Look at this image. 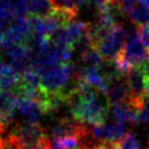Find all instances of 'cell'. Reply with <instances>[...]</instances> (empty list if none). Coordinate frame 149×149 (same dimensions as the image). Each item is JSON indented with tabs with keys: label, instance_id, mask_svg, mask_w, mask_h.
Returning <instances> with one entry per match:
<instances>
[{
	"label": "cell",
	"instance_id": "obj_14",
	"mask_svg": "<svg viewBox=\"0 0 149 149\" xmlns=\"http://www.w3.org/2000/svg\"><path fill=\"white\" fill-rule=\"evenodd\" d=\"M136 33L140 36V38L143 42V44L147 48V50L149 51V24L137 27V31Z\"/></svg>",
	"mask_w": 149,
	"mask_h": 149
},
{
	"label": "cell",
	"instance_id": "obj_11",
	"mask_svg": "<svg viewBox=\"0 0 149 149\" xmlns=\"http://www.w3.org/2000/svg\"><path fill=\"white\" fill-rule=\"evenodd\" d=\"M128 17L132 20L133 23H135L137 27L149 24V9L143 7L142 5H135L128 13Z\"/></svg>",
	"mask_w": 149,
	"mask_h": 149
},
{
	"label": "cell",
	"instance_id": "obj_17",
	"mask_svg": "<svg viewBox=\"0 0 149 149\" xmlns=\"http://www.w3.org/2000/svg\"><path fill=\"white\" fill-rule=\"evenodd\" d=\"M137 2L143 7H146L147 9H149V0H137Z\"/></svg>",
	"mask_w": 149,
	"mask_h": 149
},
{
	"label": "cell",
	"instance_id": "obj_8",
	"mask_svg": "<svg viewBox=\"0 0 149 149\" xmlns=\"http://www.w3.org/2000/svg\"><path fill=\"white\" fill-rule=\"evenodd\" d=\"M27 12L33 17H45L52 15L55 9L49 0H28Z\"/></svg>",
	"mask_w": 149,
	"mask_h": 149
},
{
	"label": "cell",
	"instance_id": "obj_2",
	"mask_svg": "<svg viewBox=\"0 0 149 149\" xmlns=\"http://www.w3.org/2000/svg\"><path fill=\"white\" fill-rule=\"evenodd\" d=\"M127 37V31L119 23L109 29V31L97 42L95 48L102 56L104 61L113 62L122 50Z\"/></svg>",
	"mask_w": 149,
	"mask_h": 149
},
{
	"label": "cell",
	"instance_id": "obj_6",
	"mask_svg": "<svg viewBox=\"0 0 149 149\" xmlns=\"http://www.w3.org/2000/svg\"><path fill=\"white\" fill-rule=\"evenodd\" d=\"M16 113V95L0 88V121L7 125Z\"/></svg>",
	"mask_w": 149,
	"mask_h": 149
},
{
	"label": "cell",
	"instance_id": "obj_3",
	"mask_svg": "<svg viewBox=\"0 0 149 149\" xmlns=\"http://www.w3.org/2000/svg\"><path fill=\"white\" fill-rule=\"evenodd\" d=\"M31 33L30 17L21 16L14 19L0 38V49H7L14 44L24 43Z\"/></svg>",
	"mask_w": 149,
	"mask_h": 149
},
{
	"label": "cell",
	"instance_id": "obj_12",
	"mask_svg": "<svg viewBox=\"0 0 149 149\" xmlns=\"http://www.w3.org/2000/svg\"><path fill=\"white\" fill-rule=\"evenodd\" d=\"M109 147L111 149H140V144L132 133H126L120 140L109 144Z\"/></svg>",
	"mask_w": 149,
	"mask_h": 149
},
{
	"label": "cell",
	"instance_id": "obj_16",
	"mask_svg": "<svg viewBox=\"0 0 149 149\" xmlns=\"http://www.w3.org/2000/svg\"><path fill=\"white\" fill-rule=\"evenodd\" d=\"M78 1V6L79 7H86V6H91L92 1L91 0H77Z\"/></svg>",
	"mask_w": 149,
	"mask_h": 149
},
{
	"label": "cell",
	"instance_id": "obj_20",
	"mask_svg": "<svg viewBox=\"0 0 149 149\" xmlns=\"http://www.w3.org/2000/svg\"><path fill=\"white\" fill-rule=\"evenodd\" d=\"M6 149H10V148H9V147H8V146H7V148H6Z\"/></svg>",
	"mask_w": 149,
	"mask_h": 149
},
{
	"label": "cell",
	"instance_id": "obj_15",
	"mask_svg": "<svg viewBox=\"0 0 149 149\" xmlns=\"http://www.w3.org/2000/svg\"><path fill=\"white\" fill-rule=\"evenodd\" d=\"M120 9L122 10L123 14H127L136 3H137V0H116Z\"/></svg>",
	"mask_w": 149,
	"mask_h": 149
},
{
	"label": "cell",
	"instance_id": "obj_5",
	"mask_svg": "<svg viewBox=\"0 0 149 149\" xmlns=\"http://www.w3.org/2000/svg\"><path fill=\"white\" fill-rule=\"evenodd\" d=\"M16 112L28 123H38L42 116L48 113L42 102L26 97H16Z\"/></svg>",
	"mask_w": 149,
	"mask_h": 149
},
{
	"label": "cell",
	"instance_id": "obj_21",
	"mask_svg": "<svg viewBox=\"0 0 149 149\" xmlns=\"http://www.w3.org/2000/svg\"><path fill=\"white\" fill-rule=\"evenodd\" d=\"M146 149H149V144H148V147H147V148H146Z\"/></svg>",
	"mask_w": 149,
	"mask_h": 149
},
{
	"label": "cell",
	"instance_id": "obj_4",
	"mask_svg": "<svg viewBox=\"0 0 149 149\" xmlns=\"http://www.w3.org/2000/svg\"><path fill=\"white\" fill-rule=\"evenodd\" d=\"M92 136L99 142L105 144H113L126 134V125L119 121H105L102 123L92 126L90 128Z\"/></svg>",
	"mask_w": 149,
	"mask_h": 149
},
{
	"label": "cell",
	"instance_id": "obj_9",
	"mask_svg": "<svg viewBox=\"0 0 149 149\" xmlns=\"http://www.w3.org/2000/svg\"><path fill=\"white\" fill-rule=\"evenodd\" d=\"M79 136L54 137L49 142V149H79Z\"/></svg>",
	"mask_w": 149,
	"mask_h": 149
},
{
	"label": "cell",
	"instance_id": "obj_1",
	"mask_svg": "<svg viewBox=\"0 0 149 149\" xmlns=\"http://www.w3.org/2000/svg\"><path fill=\"white\" fill-rule=\"evenodd\" d=\"M49 139L40 123L19 125L7 137L10 149H49Z\"/></svg>",
	"mask_w": 149,
	"mask_h": 149
},
{
	"label": "cell",
	"instance_id": "obj_10",
	"mask_svg": "<svg viewBox=\"0 0 149 149\" xmlns=\"http://www.w3.org/2000/svg\"><path fill=\"white\" fill-rule=\"evenodd\" d=\"M1 3L7 8L13 17L27 16L28 12V0H0Z\"/></svg>",
	"mask_w": 149,
	"mask_h": 149
},
{
	"label": "cell",
	"instance_id": "obj_18",
	"mask_svg": "<svg viewBox=\"0 0 149 149\" xmlns=\"http://www.w3.org/2000/svg\"><path fill=\"white\" fill-rule=\"evenodd\" d=\"M146 97L149 99V77H147V81H146Z\"/></svg>",
	"mask_w": 149,
	"mask_h": 149
},
{
	"label": "cell",
	"instance_id": "obj_13",
	"mask_svg": "<svg viewBox=\"0 0 149 149\" xmlns=\"http://www.w3.org/2000/svg\"><path fill=\"white\" fill-rule=\"evenodd\" d=\"M137 122L149 123V99L146 98L137 109Z\"/></svg>",
	"mask_w": 149,
	"mask_h": 149
},
{
	"label": "cell",
	"instance_id": "obj_19",
	"mask_svg": "<svg viewBox=\"0 0 149 149\" xmlns=\"http://www.w3.org/2000/svg\"><path fill=\"white\" fill-rule=\"evenodd\" d=\"M95 149H111V147H109V144H105V143H101V144H99Z\"/></svg>",
	"mask_w": 149,
	"mask_h": 149
},
{
	"label": "cell",
	"instance_id": "obj_7",
	"mask_svg": "<svg viewBox=\"0 0 149 149\" xmlns=\"http://www.w3.org/2000/svg\"><path fill=\"white\" fill-rule=\"evenodd\" d=\"M55 9V14L61 17L63 23H68L74 20L78 13V1L77 0H49Z\"/></svg>",
	"mask_w": 149,
	"mask_h": 149
}]
</instances>
